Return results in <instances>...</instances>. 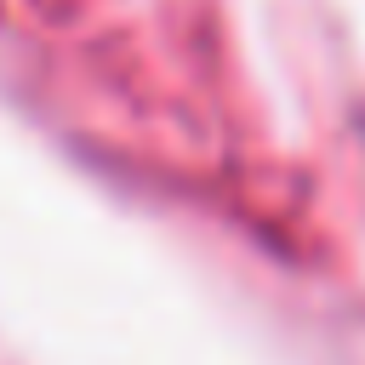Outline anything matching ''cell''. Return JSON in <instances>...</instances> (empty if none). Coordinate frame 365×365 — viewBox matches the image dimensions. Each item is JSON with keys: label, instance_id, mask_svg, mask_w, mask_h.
I'll list each match as a JSON object with an SVG mask.
<instances>
[]
</instances>
